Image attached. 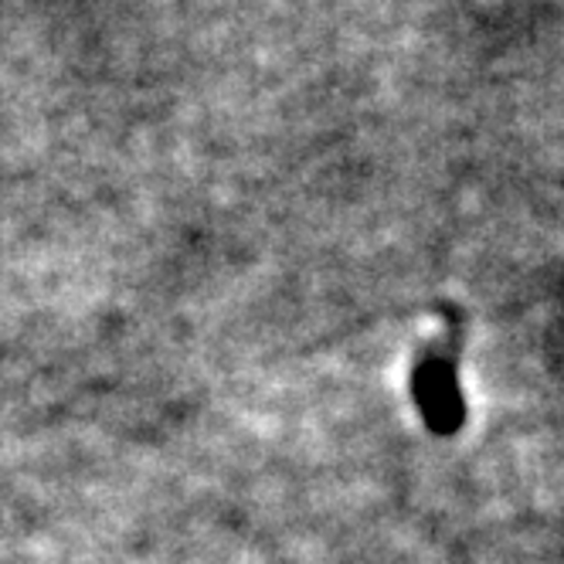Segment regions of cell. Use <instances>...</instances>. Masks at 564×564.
<instances>
[{"mask_svg": "<svg viewBox=\"0 0 564 564\" xmlns=\"http://www.w3.org/2000/svg\"><path fill=\"white\" fill-rule=\"evenodd\" d=\"M459 354H456V337L446 344H432L419 368H415V401L422 409L425 425L435 435H456L466 422V405L459 391Z\"/></svg>", "mask_w": 564, "mask_h": 564, "instance_id": "cell-1", "label": "cell"}]
</instances>
